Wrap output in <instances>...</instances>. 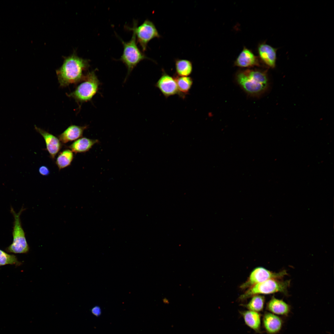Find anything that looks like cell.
I'll return each mask as SVG.
<instances>
[{"instance_id": "obj_1", "label": "cell", "mask_w": 334, "mask_h": 334, "mask_svg": "<svg viewBox=\"0 0 334 334\" xmlns=\"http://www.w3.org/2000/svg\"><path fill=\"white\" fill-rule=\"evenodd\" d=\"M89 66V60L79 57L75 52L64 57L62 65L56 71L60 86L65 87L80 83L85 77L84 72Z\"/></svg>"}, {"instance_id": "obj_2", "label": "cell", "mask_w": 334, "mask_h": 334, "mask_svg": "<svg viewBox=\"0 0 334 334\" xmlns=\"http://www.w3.org/2000/svg\"><path fill=\"white\" fill-rule=\"evenodd\" d=\"M238 84L250 96H259L264 94L269 87L266 71L257 69L240 70L236 75Z\"/></svg>"}, {"instance_id": "obj_3", "label": "cell", "mask_w": 334, "mask_h": 334, "mask_svg": "<svg viewBox=\"0 0 334 334\" xmlns=\"http://www.w3.org/2000/svg\"><path fill=\"white\" fill-rule=\"evenodd\" d=\"M79 83L74 91L66 94L79 105L90 101L98 92L101 84L94 71L88 72Z\"/></svg>"}, {"instance_id": "obj_4", "label": "cell", "mask_w": 334, "mask_h": 334, "mask_svg": "<svg viewBox=\"0 0 334 334\" xmlns=\"http://www.w3.org/2000/svg\"><path fill=\"white\" fill-rule=\"evenodd\" d=\"M289 280L272 279L257 284L248 289L239 297L240 301H244L257 295L268 294L277 292L287 294L290 285Z\"/></svg>"}, {"instance_id": "obj_5", "label": "cell", "mask_w": 334, "mask_h": 334, "mask_svg": "<svg viewBox=\"0 0 334 334\" xmlns=\"http://www.w3.org/2000/svg\"><path fill=\"white\" fill-rule=\"evenodd\" d=\"M24 209L22 208L16 213L12 208L11 211L14 221L12 231L13 240L12 243L6 249L7 252L14 254H26L28 252L29 248L27 242L25 233L22 226L20 219L21 213Z\"/></svg>"}, {"instance_id": "obj_6", "label": "cell", "mask_w": 334, "mask_h": 334, "mask_svg": "<svg viewBox=\"0 0 334 334\" xmlns=\"http://www.w3.org/2000/svg\"><path fill=\"white\" fill-rule=\"evenodd\" d=\"M123 46L122 54L119 59L126 66L127 69V75L141 61L144 59H149L138 48L136 36L133 32L132 36L130 41L125 42L118 37Z\"/></svg>"}, {"instance_id": "obj_7", "label": "cell", "mask_w": 334, "mask_h": 334, "mask_svg": "<svg viewBox=\"0 0 334 334\" xmlns=\"http://www.w3.org/2000/svg\"><path fill=\"white\" fill-rule=\"evenodd\" d=\"M125 28L135 33L137 42L143 52L146 51L148 43L151 40L161 37L154 23L148 19L139 26L138 22L134 20L132 27L126 26Z\"/></svg>"}, {"instance_id": "obj_8", "label": "cell", "mask_w": 334, "mask_h": 334, "mask_svg": "<svg viewBox=\"0 0 334 334\" xmlns=\"http://www.w3.org/2000/svg\"><path fill=\"white\" fill-rule=\"evenodd\" d=\"M287 275L285 270L278 272H271L262 267L255 268L247 280L240 286L242 289H248L260 283L272 279H281Z\"/></svg>"}, {"instance_id": "obj_9", "label": "cell", "mask_w": 334, "mask_h": 334, "mask_svg": "<svg viewBox=\"0 0 334 334\" xmlns=\"http://www.w3.org/2000/svg\"><path fill=\"white\" fill-rule=\"evenodd\" d=\"M155 86L165 98L178 95L179 96L176 81L173 78L166 73L163 70L161 76L155 84Z\"/></svg>"}, {"instance_id": "obj_10", "label": "cell", "mask_w": 334, "mask_h": 334, "mask_svg": "<svg viewBox=\"0 0 334 334\" xmlns=\"http://www.w3.org/2000/svg\"><path fill=\"white\" fill-rule=\"evenodd\" d=\"M35 128L36 131L43 138L46 149L50 156L51 159H54L62 148V143L58 138L53 134L36 126Z\"/></svg>"}, {"instance_id": "obj_11", "label": "cell", "mask_w": 334, "mask_h": 334, "mask_svg": "<svg viewBox=\"0 0 334 334\" xmlns=\"http://www.w3.org/2000/svg\"><path fill=\"white\" fill-rule=\"evenodd\" d=\"M277 49L264 42L259 43L257 47L259 58L268 67H275Z\"/></svg>"}, {"instance_id": "obj_12", "label": "cell", "mask_w": 334, "mask_h": 334, "mask_svg": "<svg viewBox=\"0 0 334 334\" xmlns=\"http://www.w3.org/2000/svg\"><path fill=\"white\" fill-rule=\"evenodd\" d=\"M234 65L238 67L247 68L260 65L259 58L251 50L245 47L236 58Z\"/></svg>"}, {"instance_id": "obj_13", "label": "cell", "mask_w": 334, "mask_h": 334, "mask_svg": "<svg viewBox=\"0 0 334 334\" xmlns=\"http://www.w3.org/2000/svg\"><path fill=\"white\" fill-rule=\"evenodd\" d=\"M263 323L268 334H276L281 330L283 322L279 316L270 312H266L263 316Z\"/></svg>"}, {"instance_id": "obj_14", "label": "cell", "mask_w": 334, "mask_h": 334, "mask_svg": "<svg viewBox=\"0 0 334 334\" xmlns=\"http://www.w3.org/2000/svg\"><path fill=\"white\" fill-rule=\"evenodd\" d=\"M88 127L87 125L81 126L71 125L58 135V138L63 143L77 140L82 136L84 131Z\"/></svg>"}, {"instance_id": "obj_15", "label": "cell", "mask_w": 334, "mask_h": 334, "mask_svg": "<svg viewBox=\"0 0 334 334\" xmlns=\"http://www.w3.org/2000/svg\"><path fill=\"white\" fill-rule=\"evenodd\" d=\"M266 309L278 316H287L290 311V306L282 299L272 297L267 304Z\"/></svg>"}, {"instance_id": "obj_16", "label": "cell", "mask_w": 334, "mask_h": 334, "mask_svg": "<svg viewBox=\"0 0 334 334\" xmlns=\"http://www.w3.org/2000/svg\"><path fill=\"white\" fill-rule=\"evenodd\" d=\"M99 142V140L97 139L81 137L68 146L67 148L75 154L84 153L89 151L94 145Z\"/></svg>"}, {"instance_id": "obj_17", "label": "cell", "mask_w": 334, "mask_h": 334, "mask_svg": "<svg viewBox=\"0 0 334 334\" xmlns=\"http://www.w3.org/2000/svg\"><path fill=\"white\" fill-rule=\"evenodd\" d=\"M245 324L257 333L261 332V315L259 312L250 310L240 312Z\"/></svg>"}, {"instance_id": "obj_18", "label": "cell", "mask_w": 334, "mask_h": 334, "mask_svg": "<svg viewBox=\"0 0 334 334\" xmlns=\"http://www.w3.org/2000/svg\"><path fill=\"white\" fill-rule=\"evenodd\" d=\"M173 78L177 86L179 96L183 98L189 94L193 84V79L190 77L179 76L176 74Z\"/></svg>"}, {"instance_id": "obj_19", "label": "cell", "mask_w": 334, "mask_h": 334, "mask_svg": "<svg viewBox=\"0 0 334 334\" xmlns=\"http://www.w3.org/2000/svg\"><path fill=\"white\" fill-rule=\"evenodd\" d=\"M176 75L179 76H188L192 72V62L186 59H177L175 60Z\"/></svg>"}, {"instance_id": "obj_20", "label": "cell", "mask_w": 334, "mask_h": 334, "mask_svg": "<svg viewBox=\"0 0 334 334\" xmlns=\"http://www.w3.org/2000/svg\"><path fill=\"white\" fill-rule=\"evenodd\" d=\"M74 158L73 152L69 149H65L58 154L56 164L59 170L70 165Z\"/></svg>"}, {"instance_id": "obj_21", "label": "cell", "mask_w": 334, "mask_h": 334, "mask_svg": "<svg viewBox=\"0 0 334 334\" xmlns=\"http://www.w3.org/2000/svg\"><path fill=\"white\" fill-rule=\"evenodd\" d=\"M265 302L264 296L260 295H255L251 297L250 301L244 306L249 310L259 312L263 310Z\"/></svg>"}, {"instance_id": "obj_22", "label": "cell", "mask_w": 334, "mask_h": 334, "mask_svg": "<svg viewBox=\"0 0 334 334\" xmlns=\"http://www.w3.org/2000/svg\"><path fill=\"white\" fill-rule=\"evenodd\" d=\"M22 264L15 255L9 254L0 249V266L9 264L18 266Z\"/></svg>"}, {"instance_id": "obj_23", "label": "cell", "mask_w": 334, "mask_h": 334, "mask_svg": "<svg viewBox=\"0 0 334 334\" xmlns=\"http://www.w3.org/2000/svg\"><path fill=\"white\" fill-rule=\"evenodd\" d=\"M38 170L39 173L42 176H48L50 173L49 168L45 165L40 166Z\"/></svg>"}, {"instance_id": "obj_24", "label": "cell", "mask_w": 334, "mask_h": 334, "mask_svg": "<svg viewBox=\"0 0 334 334\" xmlns=\"http://www.w3.org/2000/svg\"><path fill=\"white\" fill-rule=\"evenodd\" d=\"M92 313L94 315L98 317L101 314V308L98 306H95L93 307L91 309Z\"/></svg>"}]
</instances>
